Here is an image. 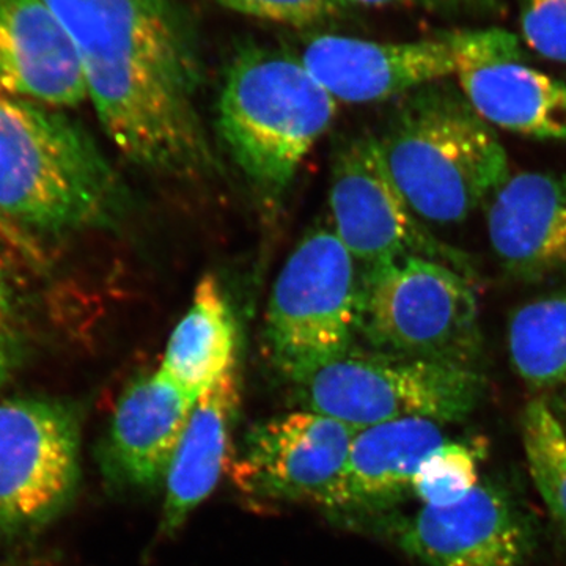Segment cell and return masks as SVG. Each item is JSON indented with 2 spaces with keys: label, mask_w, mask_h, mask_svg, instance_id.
<instances>
[{
  "label": "cell",
  "mask_w": 566,
  "mask_h": 566,
  "mask_svg": "<svg viewBox=\"0 0 566 566\" xmlns=\"http://www.w3.org/2000/svg\"><path fill=\"white\" fill-rule=\"evenodd\" d=\"M80 57L115 147L145 172L200 181L218 169L197 109L199 63L172 0H46Z\"/></svg>",
  "instance_id": "obj_1"
},
{
  "label": "cell",
  "mask_w": 566,
  "mask_h": 566,
  "mask_svg": "<svg viewBox=\"0 0 566 566\" xmlns=\"http://www.w3.org/2000/svg\"><path fill=\"white\" fill-rule=\"evenodd\" d=\"M126 193L95 140L61 109L0 91V216L22 232L114 227ZM36 238V237H35Z\"/></svg>",
  "instance_id": "obj_2"
},
{
  "label": "cell",
  "mask_w": 566,
  "mask_h": 566,
  "mask_svg": "<svg viewBox=\"0 0 566 566\" xmlns=\"http://www.w3.org/2000/svg\"><path fill=\"white\" fill-rule=\"evenodd\" d=\"M378 142L406 203L436 226L464 222L486 208L512 175L494 126L461 88L439 82L406 95Z\"/></svg>",
  "instance_id": "obj_3"
},
{
  "label": "cell",
  "mask_w": 566,
  "mask_h": 566,
  "mask_svg": "<svg viewBox=\"0 0 566 566\" xmlns=\"http://www.w3.org/2000/svg\"><path fill=\"white\" fill-rule=\"evenodd\" d=\"M337 102L300 55L251 48L234 55L218 103V133L249 186L281 199L331 128Z\"/></svg>",
  "instance_id": "obj_4"
},
{
  "label": "cell",
  "mask_w": 566,
  "mask_h": 566,
  "mask_svg": "<svg viewBox=\"0 0 566 566\" xmlns=\"http://www.w3.org/2000/svg\"><path fill=\"white\" fill-rule=\"evenodd\" d=\"M359 337L374 352L469 370H479L485 353L471 279L416 255L365 268Z\"/></svg>",
  "instance_id": "obj_5"
},
{
  "label": "cell",
  "mask_w": 566,
  "mask_h": 566,
  "mask_svg": "<svg viewBox=\"0 0 566 566\" xmlns=\"http://www.w3.org/2000/svg\"><path fill=\"white\" fill-rule=\"evenodd\" d=\"M294 390L307 411L359 431L403 419L461 422L482 403L488 382L480 370L354 346Z\"/></svg>",
  "instance_id": "obj_6"
},
{
  "label": "cell",
  "mask_w": 566,
  "mask_h": 566,
  "mask_svg": "<svg viewBox=\"0 0 566 566\" xmlns=\"http://www.w3.org/2000/svg\"><path fill=\"white\" fill-rule=\"evenodd\" d=\"M360 275L334 230L305 234L279 273L264 316L271 363L297 382L353 349Z\"/></svg>",
  "instance_id": "obj_7"
},
{
  "label": "cell",
  "mask_w": 566,
  "mask_h": 566,
  "mask_svg": "<svg viewBox=\"0 0 566 566\" xmlns=\"http://www.w3.org/2000/svg\"><path fill=\"white\" fill-rule=\"evenodd\" d=\"M82 409L51 395L0 398V539L40 534L82 480Z\"/></svg>",
  "instance_id": "obj_8"
},
{
  "label": "cell",
  "mask_w": 566,
  "mask_h": 566,
  "mask_svg": "<svg viewBox=\"0 0 566 566\" xmlns=\"http://www.w3.org/2000/svg\"><path fill=\"white\" fill-rule=\"evenodd\" d=\"M521 57L520 39L502 29H468L389 43L316 35L300 54L335 102L348 104L387 102L475 66Z\"/></svg>",
  "instance_id": "obj_9"
},
{
  "label": "cell",
  "mask_w": 566,
  "mask_h": 566,
  "mask_svg": "<svg viewBox=\"0 0 566 566\" xmlns=\"http://www.w3.org/2000/svg\"><path fill=\"white\" fill-rule=\"evenodd\" d=\"M331 211L334 232L356 262L371 266L400 256H424L475 279L471 256L439 241L406 203L378 137L354 136L335 150Z\"/></svg>",
  "instance_id": "obj_10"
},
{
  "label": "cell",
  "mask_w": 566,
  "mask_h": 566,
  "mask_svg": "<svg viewBox=\"0 0 566 566\" xmlns=\"http://www.w3.org/2000/svg\"><path fill=\"white\" fill-rule=\"evenodd\" d=\"M356 433L349 424L307 409L273 417L245 436L232 465L234 485L262 501L331 509Z\"/></svg>",
  "instance_id": "obj_11"
},
{
  "label": "cell",
  "mask_w": 566,
  "mask_h": 566,
  "mask_svg": "<svg viewBox=\"0 0 566 566\" xmlns=\"http://www.w3.org/2000/svg\"><path fill=\"white\" fill-rule=\"evenodd\" d=\"M397 542L427 566H523L534 553V521L512 493L480 482L463 501L424 505L400 524Z\"/></svg>",
  "instance_id": "obj_12"
},
{
  "label": "cell",
  "mask_w": 566,
  "mask_h": 566,
  "mask_svg": "<svg viewBox=\"0 0 566 566\" xmlns=\"http://www.w3.org/2000/svg\"><path fill=\"white\" fill-rule=\"evenodd\" d=\"M197 398L161 368L126 387L98 450L111 485L148 490L166 480Z\"/></svg>",
  "instance_id": "obj_13"
},
{
  "label": "cell",
  "mask_w": 566,
  "mask_h": 566,
  "mask_svg": "<svg viewBox=\"0 0 566 566\" xmlns=\"http://www.w3.org/2000/svg\"><path fill=\"white\" fill-rule=\"evenodd\" d=\"M495 259L517 282H543L566 271V174L517 172L486 205Z\"/></svg>",
  "instance_id": "obj_14"
},
{
  "label": "cell",
  "mask_w": 566,
  "mask_h": 566,
  "mask_svg": "<svg viewBox=\"0 0 566 566\" xmlns=\"http://www.w3.org/2000/svg\"><path fill=\"white\" fill-rule=\"evenodd\" d=\"M0 91L61 111L88 98L77 52L46 0H0Z\"/></svg>",
  "instance_id": "obj_15"
},
{
  "label": "cell",
  "mask_w": 566,
  "mask_h": 566,
  "mask_svg": "<svg viewBox=\"0 0 566 566\" xmlns=\"http://www.w3.org/2000/svg\"><path fill=\"white\" fill-rule=\"evenodd\" d=\"M241 406L240 364L234 363L196 403L166 476L161 532L180 531L212 493L230 455Z\"/></svg>",
  "instance_id": "obj_16"
},
{
  "label": "cell",
  "mask_w": 566,
  "mask_h": 566,
  "mask_svg": "<svg viewBox=\"0 0 566 566\" xmlns=\"http://www.w3.org/2000/svg\"><path fill=\"white\" fill-rule=\"evenodd\" d=\"M446 442L442 424L427 419L395 420L354 436L333 510L379 512L412 494L424 458Z\"/></svg>",
  "instance_id": "obj_17"
},
{
  "label": "cell",
  "mask_w": 566,
  "mask_h": 566,
  "mask_svg": "<svg viewBox=\"0 0 566 566\" xmlns=\"http://www.w3.org/2000/svg\"><path fill=\"white\" fill-rule=\"evenodd\" d=\"M457 77L465 98L491 126L566 144V82L521 61L486 63Z\"/></svg>",
  "instance_id": "obj_18"
},
{
  "label": "cell",
  "mask_w": 566,
  "mask_h": 566,
  "mask_svg": "<svg viewBox=\"0 0 566 566\" xmlns=\"http://www.w3.org/2000/svg\"><path fill=\"white\" fill-rule=\"evenodd\" d=\"M238 363V327L221 282L207 274L192 304L170 335L161 370L186 394L199 398Z\"/></svg>",
  "instance_id": "obj_19"
},
{
  "label": "cell",
  "mask_w": 566,
  "mask_h": 566,
  "mask_svg": "<svg viewBox=\"0 0 566 566\" xmlns=\"http://www.w3.org/2000/svg\"><path fill=\"white\" fill-rule=\"evenodd\" d=\"M513 368L531 389L556 390L566 379V286L517 308L509 323Z\"/></svg>",
  "instance_id": "obj_20"
},
{
  "label": "cell",
  "mask_w": 566,
  "mask_h": 566,
  "mask_svg": "<svg viewBox=\"0 0 566 566\" xmlns=\"http://www.w3.org/2000/svg\"><path fill=\"white\" fill-rule=\"evenodd\" d=\"M521 438L536 490L566 538V430L545 397L524 408Z\"/></svg>",
  "instance_id": "obj_21"
},
{
  "label": "cell",
  "mask_w": 566,
  "mask_h": 566,
  "mask_svg": "<svg viewBox=\"0 0 566 566\" xmlns=\"http://www.w3.org/2000/svg\"><path fill=\"white\" fill-rule=\"evenodd\" d=\"M482 452L465 442H442L417 469L412 494L428 506H449L463 501L480 483Z\"/></svg>",
  "instance_id": "obj_22"
},
{
  "label": "cell",
  "mask_w": 566,
  "mask_h": 566,
  "mask_svg": "<svg viewBox=\"0 0 566 566\" xmlns=\"http://www.w3.org/2000/svg\"><path fill=\"white\" fill-rule=\"evenodd\" d=\"M521 36L547 61L566 65V0H516Z\"/></svg>",
  "instance_id": "obj_23"
},
{
  "label": "cell",
  "mask_w": 566,
  "mask_h": 566,
  "mask_svg": "<svg viewBox=\"0 0 566 566\" xmlns=\"http://www.w3.org/2000/svg\"><path fill=\"white\" fill-rule=\"evenodd\" d=\"M226 9L260 20L303 28L338 17L348 9L346 0H218Z\"/></svg>",
  "instance_id": "obj_24"
},
{
  "label": "cell",
  "mask_w": 566,
  "mask_h": 566,
  "mask_svg": "<svg viewBox=\"0 0 566 566\" xmlns=\"http://www.w3.org/2000/svg\"><path fill=\"white\" fill-rule=\"evenodd\" d=\"M25 357V337L17 292L0 262V390L20 370Z\"/></svg>",
  "instance_id": "obj_25"
},
{
  "label": "cell",
  "mask_w": 566,
  "mask_h": 566,
  "mask_svg": "<svg viewBox=\"0 0 566 566\" xmlns=\"http://www.w3.org/2000/svg\"><path fill=\"white\" fill-rule=\"evenodd\" d=\"M352 6L409 7L441 11V13L465 14V17H490L501 11V0H346Z\"/></svg>",
  "instance_id": "obj_26"
},
{
  "label": "cell",
  "mask_w": 566,
  "mask_h": 566,
  "mask_svg": "<svg viewBox=\"0 0 566 566\" xmlns=\"http://www.w3.org/2000/svg\"><path fill=\"white\" fill-rule=\"evenodd\" d=\"M0 243L9 245L14 252L20 253L25 260L33 264L41 263L43 252H41L36 238L32 234L22 232L17 226L3 219L0 216Z\"/></svg>",
  "instance_id": "obj_27"
},
{
  "label": "cell",
  "mask_w": 566,
  "mask_h": 566,
  "mask_svg": "<svg viewBox=\"0 0 566 566\" xmlns=\"http://www.w3.org/2000/svg\"><path fill=\"white\" fill-rule=\"evenodd\" d=\"M554 394H556V397H554V403L551 405H553L554 411H556L558 419L564 423L566 430V379L564 385L558 387Z\"/></svg>",
  "instance_id": "obj_28"
}]
</instances>
